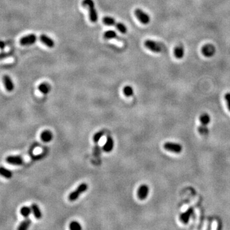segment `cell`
<instances>
[{
	"mask_svg": "<svg viewBox=\"0 0 230 230\" xmlns=\"http://www.w3.org/2000/svg\"><path fill=\"white\" fill-rule=\"evenodd\" d=\"M82 5L84 7L88 9L90 21L93 23H97L98 19V12L95 8V5L94 0H83Z\"/></svg>",
	"mask_w": 230,
	"mask_h": 230,
	"instance_id": "6da1fadb",
	"label": "cell"
},
{
	"mask_svg": "<svg viewBox=\"0 0 230 230\" xmlns=\"http://www.w3.org/2000/svg\"><path fill=\"white\" fill-rule=\"evenodd\" d=\"M88 188V185L86 183L81 184L74 191L72 192V193L68 196V200L70 201H76L77 199L79 198L80 196L84 193V192L87 191Z\"/></svg>",
	"mask_w": 230,
	"mask_h": 230,
	"instance_id": "7a4b0ae2",
	"label": "cell"
},
{
	"mask_svg": "<svg viewBox=\"0 0 230 230\" xmlns=\"http://www.w3.org/2000/svg\"><path fill=\"white\" fill-rule=\"evenodd\" d=\"M164 148L169 152L174 153H180L182 152L183 148L180 144L173 142H166L164 143Z\"/></svg>",
	"mask_w": 230,
	"mask_h": 230,
	"instance_id": "3957f363",
	"label": "cell"
},
{
	"mask_svg": "<svg viewBox=\"0 0 230 230\" xmlns=\"http://www.w3.org/2000/svg\"><path fill=\"white\" fill-rule=\"evenodd\" d=\"M144 44H145V46L147 49L152 51L153 53H159L162 52V46H161L159 43H157L153 40H146Z\"/></svg>",
	"mask_w": 230,
	"mask_h": 230,
	"instance_id": "277c9868",
	"label": "cell"
},
{
	"mask_svg": "<svg viewBox=\"0 0 230 230\" xmlns=\"http://www.w3.org/2000/svg\"><path fill=\"white\" fill-rule=\"evenodd\" d=\"M135 15L138 19L139 21L143 25H148L150 22V18L148 14H147L140 8H136L134 11Z\"/></svg>",
	"mask_w": 230,
	"mask_h": 230,
	"instance_id": "5b68a950",
	"label": "cell"
},
{
	"mask_svg": "<svg viewBox=\"0 0 230 230\" xmlns=\"http://www.w3.org/2000/svg\"><path fill=\"white\" fill-rule=\"evenodd\" d=\"M37 37L35 34H30L22 37L19 40V43L21 46H27L33 45L37 42Z\"/></svg>",
	"mask_w": 230,
	"mask_h": 230,
	"instance_id": "8992f818",
	"label": "cell"
},
{
	"mask_svg": "<svg viewBox=\"0 0 230 230\" xmlns=\"http://www.w3.org/2000/svg\"><path fill=\"white\" fill-rule=\"evenodd\" d=\"M194 213V208L193 207H189L187 208L186 211L181 213L180 215V221L184 223V224H187L189 222L190 219L192 215Z\"/></svg>",
	"mask_w": 230,
	"mask_h": 230,
	"instance_id": "52a82bcc",
	"label": "cell"
},
{
	"mask_svg": "<svg viewBox=\"0 0 230 230\" xmlns=\"http://www.w3.org/2000/svg\"><path fill=\"white\" fill-rule=\"evenodd\" d=\"M149 187L146 185H142L138 190V197L141 200H145L149 194Z\"/></svg>",
	"mask_w": 230,
	"mask_h": 230,
	"instance_id": "ba28073f",
	"label": "cell"
},
{
	"mask_svg": "<svg viewBox=\"0 0 230 230\" xmlns=\"http://www.w3.org/2000/svg\"><path fill=\"white\" fill-rule=\"evenodd\" d=\"M6 161L8 164L14 166H20L24 162V160L21 157L18 155H10L6 157Z\"/></svg>",
	"mask_w": 230,
	"mask_h": 230,
	"instance_id": "9c48e42d",
	"label": "cell"
},
{
	"mask_svg": "<svg viewBox=\"0 0 230 230\" xmlns=\"http://www.w3.org/2000/svg\"><path fill=\"white\" fill-rule=\"evenodd\" d=\"M3 82L5 89L8 91L11 92L14 90V84H13L11 77L8 76V75H5L3 77Z\"/></svg>",
	"mask_w": 230,
	"mask_h": 230,
	"instance_id": "30bf717a",
	"label": "cell"
},
{
	"mask_svg": "<svg viewBox=\"0 0 230 230\" xmlns=\"http://www.w3.org/2000/svg\"><path fill=\"white\" fill-rule=\"evenodd\" d=\"M40 40L41 42H42L44 45H46L49 48H53L55 46V43H54V41L50 38L49 37H48L46 35H44L42 34L40 36Z\"/></svg>",
	"mask_w": 230,
	"mask_h": 230,
	"instance_id": "8fae6325",
	"label": "cell"
},
{
	"mask_svg": "<svg viewBox=\"0 0 230 230\" xmlns=\"http://www.w3.org/2000/svg\"><path fill=\"white\" fill-rule=\"evenodd\" d=\"M113 148H114V140L111 137H108L106 143L102 146V150L105 152H110L113 150Z\"/></svg>",
	"mask_w": 230,
	"mask_h": 230,
	"instance_id": "7c38bea8",
	"label": "cell"
},
{
	"mask_svg": "<svg viewBox=\"0 0 230 230\" xmlns=\"http://www.w3.org/2000/svg\"><path fill=\"white\" fill-rule=\"evenodd\" d=\"M53 138V135L52 132L49 130H44L40 134V139L42 141L45 143H49L52 141Z\"/></svg>",
	"mask_w": 230,
	"mask_h": 230,
	"instance_id": "4fadbf2b",
	"label": "cell"
},
{
	"mask_svg": "<svg viewBox=\"0 0 230 230\" xmlns=\"http://www.w3.org/2000/svg\"><path fill=\"white\" fill-rule=\"evenodd\" d=\"M31 209H32V211L34 215V217H35L36 219H40L42 218V213L41 212L39 207L37 204L33 203L31 205Z\"/></svg>",
	"mask_w": 230,
	"mask_h": 230,
	"instance_id": "5bb4252c",
	"label": "cell"
},
{
	"mask_svg": "<svg viewBox=\"0 0 230 230\" xmlns=\"http://www.w3.org/2000/svg\"><path fill=\"white\" fill-rule=\"evenodd\" d=\"M200 120L201 122V125L203 126H207L210 123L211 118L210 116L207 113H203L200 116Z\"/></svg>",
	"mask_w": 230,
	"mask_h": 230,
	"instance_id": "9a60e30c",
	"label": "cell"
},
{
	"mask_svg": "<svg viewBox=\"0 0 230 230\" xmlns=\"http://www.w3.org/2000/svg\"><path fill=\"white\" fill-rule=\"evenodd\" d=\"M0 175L6 179H10L12 177V172L4 167H0Z\"/></svg>",
	"mask_w": 230,
	"mask_h": 230,
	"instance_id": "2e32d148",
	"label": "cell"
},
{
	"mask_svg": "<svg viewBox=\"0 0 230 230\" xmlns=\"http://www.w3.org/2000/svg\"><path fill=\"white\" fill-rule=\"evenodd\" d=\"M31 224H32V220L30 218L26 217L25 220L20 222L18 229L19 230H26L29 228Z\"/></svg>",
	"mask_w": 230,
	"mask_h": 230,
	"instance_id": "e0dca14e",
	"label": "cell"
},
{
	"mask_svg": "<svg viewBox=\"0 0 230 230\" xmlns=\"http://www.w3.org/2000/svg\"><path fill=\"white\" fill-rule=\"evenodd\" d=\"M104 38L105 39H107V40L119 39L118 36L117 35V33L113 30H109L107 31V32H106L104 34Z\"/></svg>",
	"mask_w": 230,
	"mask_h": 230,
	"instance_id": "ac0fdd59",
	"label": "cell"
},
{
	"mask_svg": "<svg viewBox=\"0 0 230 230\" xmlns=\"http://www.w3.org/2000/svg\"><path fill=\"white\" fill-rule=\"evenodd\" d=\"M39 90L40 91V92L42 93L43 94H47L48 93H49L51 90V87L49 84H47L46 83H41L39 86Z\"/></svg>",
	"mask_w": 230,
	"mask_h": 230,
	"instance_id": "d6986e66",
	"label": "cell"
},
{
	"mask_svg": "<svg viewBox=\"0 0 230 230\" xmlns=\"http://www.w3.org/2000/svg\"><path fill=\"white\" fill-rule=\"evenodd\" d=\"M174 56L177 59H181L184 55V50L182 47H177L174 51Z\"/></svg>",
	"mask_w": 230,
	"mask_h": 230,
	"instance_id": "ffe728a7",
	"label": "cell"
},
{
	"mask_svg": "<svg viewBox=\"0 0 230 230\" xmlns=\"http://www.w3.org/2000/svg\"><path fill=\"white\" fill-rule=\"evenodd\" d=\"M32 209H31V207H23L20 208V214L25 218L28 217L30 214H32Z\"/></svg>",
	"mask_w": 230,
	"mask_h": 230,
	"instance_id": "44dd1931",
	"label": "cell"
},
{
	"mask_svg": "<svg viewBox=\"0 0 230 230\" xmlns=\"http://www.w3.org/2000/svg\"><path fill=\"white\" fill-rule=\"evenodd\" d=\"M103 23H104L107 26H115L116 25V20L114 18H111V17L106 16L103 18Z\"/></svg>",
	"mask_w": 230,
	"mask_h": 230,
	"instance_id": "7402d4cb",
	"label": "cell"
},
{
	"mask_svg": "<svg viewBox=\"0 0 230 230\" xmlns=\"http://www.w3.org/2000/svg\"><path fill=\"white\" fill-rule=\"evenodd\" d=\"M115 26L120 33H122L123 34H125L127 32V27L125 26L124 24L121 23H116Z\"/></svg>",
	"mask_w": 230,
	"mask_h": 230,
	"instance_id": "603a6c76",
	"label": "cell"
},
{
	"mask_svg": "<svg viewBox=\"0 0 230 230\" xmlns=\"http://www.w3.org/2000/svg\"><path fill=\"white\" fill-rule=\"evenodd\" d=\"M123 91L126 97H131L134 95V89L130 86H125L123 88Z\"/></svg>",
	"mask_w": 230,
	"mask_h": 230,
	"instance_id": "cb8c5ba5",
	"label": "cell"
},
{
	"mask_svg": "<svg viewBox=\"0 0 230 230\" xmlns=\"http://www.w3.org/2000/svg\"><path fill=\"white\" fill-rule=\"evenodd\" d=\"M69 228L72 230H80L82 229V226L77 221H72L70 222L69 225Z\"/></svg>",
	"mask_w": 230,
	"mask_h": 230,
	"instance_id": "d4e9b609",
	"label": "cell"
},
{
	"mask_svg": "<svg viewBox=\"0 0 230 230\" xmlns=\"http://www.w3.org/2000/svg\"><path fill=\"white\" fill-rule=\"evenodd\" d=\"M198 130L199 133L202 136H206L208 134V129L207 126H203L201 125L200 126L198 127Z\"/></svg>",
	"mask_w": 230,
	"mask_h": 230,
	"instance_id": "484cf974",
	"label": "cell"
},
{
	"mask_svg": "<svg viewBox=\"0 0 230 230\" xmlns=\"http://www.w3.org/2000/svg\"><path fill=\"white\" fill-rule=\"evenodd\" d=\"M104 135V132L103 131H99L97 132L95 134L94 136V138H93V140L95 143H97L99 141L101 140L102 138V137Z\"/></svg>",
	"mask_w": 230,
	"mask_h": 230,
	"instance_id": "4316f807",
	"label": "cell"
},
{
	"mask_svg": "<svg viewBox=\"0 0 230 230\" xmlns=\"http://www.w3.org/2000/svg\"><path fill=\"white\" fill-rule=\"evenodd\" d=\"M224 98H225V100L226 101V103H227L228 109L230 111V93H228V94H226L224 95Z\"/></svg>",
	"mask_w": 230,
	"mask_h": 230,
	"instance_id": "83f0119b",
	"label": "cell"
},
{
	"mask_svg": "<svg viewBox=\"0 0 230 230\" xmlns=\"http://www.w3.org/2000/svg\"><path fill=\"white\" fill-rule=\"evenodd\" d=\"M94 154H95V155H96L97 157H98L99 155H100V154H101V148L98 145L95 146V149H94Z\"/></svg>",
	"mask_w": 230,
	"mask_h": 230,
	"instance_id": "f1b7e54d",
	"label": "cell"
},
{
	"mask_svg": "<svg viewBox=\"0 0 230 230\" xmlns=\"http://www.w3.org/2000/svg\"><path fill=\"white\" fill-rule=\"evenodd\" d=\"M5 47V44L3 42H0V49H4Z\"/></svg>",
	"mask_w": 230,
	"mask_h": 230,
	"instance_id": "f546056e",
	"label": "cell"
}]
</instances>
